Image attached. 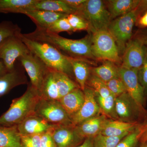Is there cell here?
Here are the masks:
<instances>
[{
  "label": "cell",
  "instance_id": "obj_1",
  "mask_svg": "<svg viewBox=\"0 0 147 147\" xmlns=\"http://www.w3.org/2000/svg\"><path fill=\"white\" fill-rule=\"evenodd\" d=\"M23 34L32 40L46 42L53 45L61 52L62 51L67 53L69 57L95 60L92 53L91 34L81 39H71L36 28L34 31Z\"/></svg>",
  "mask_w": 147,
  "mask_h": 147
},
{
  "label": "cell",
  "instance_id": "obj_2",
  "mask_svg": "<svg viewBox=\"0 0 147 147\" xmlns=\"http://www.w3.org/2000/svg\"><path fill=\"white\" fill-rule=\"evenodd\" d=\"M18 35L30 52L39 58L48 68L65 74L71 78L73 77L72 67L68 56L46 42L30 39L21 32Z\"/></svg>",
  "mask_w": 147,
  "mask_h": 147
},
{
  "label": "cell",
  "instance_id": "obj_3",
  "mask_svg": "<svg viewBox=\"0 0 147 147\" xmlns=\"http://www.w3.org/2000/svg\"><path fill=\"white\" fill-rule=\"evenodd\" d=\"M39 98L38 92L30 85L23 95L12 100L8 110L0 117V126L17 125L29 116L34 115Z\"/></svg>",
  "mask_w": 147,
  "mask_h": 147
},
{
  "label": "cell",
  "instance_id": "obj_4",
  "mask_svg": "<svg viewBox=\"0 0 147 147\" xmlns=\"http://www.w3.org/2000/svg\"><path fill=\"white\" fill-rule=\"evenodd\" d=\"M74 13L87 21L88 32L91 34L107 30L112 21L104 1L101 0H86Z\"/></svg>",
  "mask_w": 147,
  "mask_h": 147
},
{
  "label": "cell",
  "instance_id": "obj_5",
  "mask_svg": "<svg viewBox=\"0 0 147 147\" xmlns=\"http://www.w3.org/2000/svg\"><path fill=\"white\" fill-rule=\"evenodd\" d=\"M91 51L95 59L120 63L122 59L117 43L108 30L92 34Z\"/></svg>",
  "mask_w": 147,
  "mask_h": 147
},
{
  "label": "cell",
  "instance_id": "obj_6",
  "mask_svg": "<svg viewBox=\"0 0 147 147\" xmlns=\"http://www.w3.org/2000/svg\"><path fill=\"white\" fill-rule=\"evenodd\" d=\"M137 16L135 9L110 22L108 30L117 43L120 53H123L127 43L131 40L132 30L136 24Z\"/></svg>",
  "mask_w": 147,
  "mask_h": 147
},
{
  "label": "cell",
  "instance_id": "obj_7",
  "mask_svg": "<svg viewBox=\"0 0 147 147\" xmlns=\"http://www.w3.org/2000/svg\"><path fill=\"white\" fill-rule=\"evenodd\" d=\"M34 113L55 125L72 124L70 117L59 100H48L40 97Z\"/></svg>",
  "mask_w": 147,
  "mask_h": 147
},
{
  "label": "cell",
  "instance_id": "obj_8",
  "mask_svg": "<svg viewBox=\"0 0 147 147\" xmlns=\"http://www.w3.org/2000/svg\"><path fill=\"white\" fill-rule=\"evenodd\" d=\"M115 104L118 120L143 125L141 121L146 115L144 108L140 106L127 92L116 98Z\"/></svg>",
  "mask_w": 147,
  "mask_h": 147
},
{
  "label": "cell",
  "instance_id": "obj_9",
  "mask_svg": "<svg viewBox=\"0 0 147 147\" xmlns=\"http://www.w3.org/2000/svg\"><path fill=\"white\" fill-rule=\"evenodd\" d=\"M20 33L7 38L0 44V60L2 61L9 71L15 68L16 61L19 58L30 52L19 37Z\"/></svg>",
  "mask_w": 147,
  "mask_h": 147
},
{
  "label": "cell",
  "instance_id": "obj_10",
  "mask_svg": "<svg viewBox=\"0 0 147 147\" xmlns=\"http://www.w3.org/2000/svg\"><path fill=\"white\" fill-rule=\"evenodd\" d=\"M18 61L30 77L31 85L39 94L44 79L51 69L36 55L30 52L19 58Z\"/></svg>",
  "mask_w": 147,
  "mask_h": 147
},
{
  "label": "cell",
  "instance_id": "obj_11",
  "mask_svg": "<svg viewBox=\"0 0 147 147\" xmlns=\"http://www.w3.org/2000/svg\"><path fill=\"white\" fill-rule=\"evenodd\" d=\"M146 48L137 37L129 40L124 52L121 67L138 70L144 61Z\"/></svg>",
  "mask_w": 147,
  "mask_h": 147
},
{
  "label": "cell",
  "instance_id": "obj_12",
  "mask_svg": "<svg viewBox=\"0 0 147 147\" xmlns=\"http://www.w3.org/2000/svg\"><path fill=\"white\" fill-rule=\"evenodd\" d=\"M138 69L119 67V76L124 84L126 92L141 107L144 108L146 95L144 90L139 82Z\"/></svg>",
  "mask_w": 147,
  "mask_h": 147
},
{
  "label": "cell",
  "instance_id": "obj_13",
  "mask_svg": "<svg viewBox=\"0 0 147 147\" xmlns=\"http://www.w3.org/2000/svg\"><path fill=\"white\" fill-rule=\"evenodd\" d=\"M83 91L85 96L84 104L79 112L71 118L72 124L74 126L101 113L96 98L94 91L91 88L86 86Z\"/></svg>",
  "mask_w": 147,
  "mask_h": 147
},
{
  "label": "cell",
  "instance_id": "obj_14",
  "mask_svg": "<svg viewBox=\"0 0 147 147\" xmlns=\"http://www.w3.org/2000/svg\"><path fill=\"white\" fill-rule=\"evenodd\" d=\"M50 132L57 147H76L85 139L77 133L73 124L57 125Z\"/></svg>",
  "mask_w": 147,
  "mask_h": 147
},
{
  "label": "cell",
  "instance_id": "obj_15",
  "mask_svg": "<svg viewBox=\"0 0 147 147\" xmlns=\"http://www.w3.org/2000/svg\"><path fill=\"white\" fill-rule=\"evenodd\" d=\"M57 125L34 114L22 121L17 127L20 135H27L43 134L51 131Z\"/></svg>",
  "mask_w": 147,
  "mask_h": 147
},
{
  "label": "cell",
  "instance_id": "obj_16",
  "mask_svg": "<svg viewBox=\"0 0 147 147\" xmlns=\"http://www.w3.org/2000/svg\"><path fill=\"white\" fill-rule=\"evenodd\" d=\"M108 119L101 113L76 125L75 129L77 133L84 139L94 138L100 134Z\"/></svg>",
  "mask_w": 147,
  "mask_h": 147
},
{
  "label": "cell",
  "instance_id": "obj_17",
  "mask_svg": "<svg viewBox=\"0 0 147 147\" xmlns=\"http://www.w3.org/2000/svg\"><path fill=\"white\" fill-rule=\"evenodd\" d=\"M23 14L26 15L33 21L37 28L42 30H46L58 19L67 17L68 15L65 13L36 9L26 11Z\"/></svg>",
  "mask_w": 147,
  "mask_h": 147
},
{
  "label": "cell",
  "instance_id": "obj_18",
  "mask_svg": "<svg viewBox=\"0 0 147 147\" xmlns=\"http://www.w3.org/2000/svg\"><path fill=\"white\" fill-rule=\"evenodd\" d=\"M68 57L77 84L79 88L84 91L91 73V67L90 65L92 63L86 59Z\"/></svg>",
  "mask_w": 147,
  "mask_h": 147
},
{
  "label": "cell",
  "instance_id": "obj_19",
  "mask_svg": "<svg viewBox=\"0 0 147 147\" xmlns=\"http://www.w3.org/2000/svg\"><path fill=\"white\" fill-rule=\"evenodd\" d=\"M141 125H144L129 123L119 120L108 119L100 134L111 137H119L123 134H129Z\"/></svg>",
  "mask_w": 147,
  "mask_h": 147
},
{
  "label": "cell",
  "instance_id": "obj_20",
  "mask_svg": "<svg viewBox=\"0 0 147 147\" xmlns=\"http://www.w3.org/2000/svg\"><path fill=\"white\" fill-rule=\"evenodd\" d=\"M84 100V91L80 88L74 90L59 100L70 118L79 112Z\"/></svg>",
  "mask_w": 147,
  "mask_h": 147
},
{
  "label": "cell",
  "instance_id": "obj_21",
  "mask_svg": "<svg viewBox=\"0 0 147 147\" xmlns=\"http://www.w3.org/2000/svg\"><path fill=\"white\" fill-rule=\"evenodd\" d=\"M27 79L22 71L16 67L0 78V97L8 93L13 88L26 84Z\"/></svg>",
  "mask_w": 147,
  "mask_h": 147
},
{
  "label": "cell",
  "instance_id": "obj_22",
  "mask_svg": "<svg viewBox=\"0 0 147 147\" xmlns=\"http://www.w3.org/2000/svg\"><path fill=\"white\" fill-rule=\"evenodd\" d=\"M139 0H108L104 1L112 20L132 11L137 7Z\"/></svg>",
  "mask_w": 147,
  "mask_h": 147
},
{
  "label": "cell",
  "instance_id": "obj_23",
  "mask_svg": "<svg viewBox=\"0 0 147 147\" xmlns=\"http://www.w3.org/2000/svg\"><path fill=\"white\" fill-rule=\"evenodd\" d=\"M49 11L69 14L74 13L76 9L68 6L63 0H38L30 10Z\"/></svg>",
  "mask_w": 147,
  "mask_h": 147
},
{
  "label": "cell",
  "instance_id": "obj_24",
  "mask_svg": "<svg viewBox=\"0 0 147 147\" xmlns=\"http://www.w3.org/2000/svg\"><path fill=\"white\" fill-rule=\"evenodd\" d=\"M38 0H0V13H23L30 10Z\"/></svg>",
  "mask_w": 147,
  "mask_h": 147
},
{
  "label": "cell",
  "instance_id": "obj_25",
  "mask_svg": "<svg viewBox=\"0 0 147 147\" xmlns=\"http://www.w3.org/2000/svg\"><path fill=\"white\" fill-rule=\"evenodd\" d=\"M0 147H22L17 125L0 126Z\"/></svg>",
  "mask_w": 147,
  "mask_h": 147
},
{
  "label": "cell",
  "instance_id": "obj_26",
  "mask_svg": "<svg viewBox=\"0 0 147 147\" xmlns=\"http://www.w3.org/2000/svg\"><path fill=\"white\" fill-rule=\"evenodd\" d=\"M39 95L41 98L48 100H59L60 98L53 70H50L46 75Z\"/></svg>",
  "mask_w": 147,
  "mask_h": 147
},
{
  "label": "cell",
  "instance_id": "obj_27",
  "mask_svg": "<svg viewBox=\"0 0 147 147\" xmlns=\"http://www.w3.org/2000/svg\"><path fill=\"white\" fill-rule=\"evenodd\" d=\"M118 67L110 61H103L101 65L91 69V73L106 83L114 78L119 77Z\"/></svg>",
  "mask_w": 147,
  "mask_h": 147
},
{
  "label": "cell",
  "instance_id": "obj_28",
  "mask_svg": "<svg viewBox=\"0 0 147 147\" xmlns=\"http://www.w3.org/2000/svg\"><path fill=\"white\" fill-rule=\"evenodd\" d=\"M96 98L102 114L108 119L118 120L116 110V97L113 94L102 97L95 92Z\"/></svg>",
  "mask_w": 147,
  "mask_h": 147
},
{
  "label": "cell",
  "instance_id": "obj_29",
  "mask_svg": "<svg viewBox=\"0 0 147 147\" xmlns=\"http://www.w3.org/2000/svg\"><path fill=\"white\" fill-rule=\"evenodd\" d=\"M54 71L60 98L74 90L79 88L78 84L65 74L59 71Z\"/></svg>",
  "mask_w": 147,
  "mask_h": 147
},
{
  "label": "cell",
  "instance_id": "obj_30",
  "mask_svg": "<svg viewBox=\"0 0 147 147\" xmlns=\"http://www.w3.org/2000/svg\"><path fill=\"white\" fill-rule=\"evenodd\" d=\"M87 85L101 97H106L112 94L108 89L106 83L93 74L90 73L87 82Z\"/></svg>",
  "mask_w": 147,
  "mask_h": 147
},
{
  "label": "cell",
  "instance_id": "obj_31",
  "mask_svg": "<svg viewBox=\"0 0 147 147\" xmlns=\"http://www.w3.org/2000/svg\"><path fill=\"white\" fill-rule=\"evenodd\" d=\"M128 134L119 137H111L99 134L93 139V147H116L124 137Z\"/></svg>",
  "mask_w": 147,
  "mask_h": 147
},
{
  "label": "cell",
  "instance_id": "obj_32",
  "mask_svg": "<svg viewBox=\"0 0 147 147\" xmlns=\"http://www.w3.org/2000/svg\"><path fill=\"white\" fill-rule=\"evenodd\" d=\"M143 125L138 126L124 137L116 147H137L143 134Z\"/></svg>",
  "mask_w": 147,
  "mask_h": 147
},
{
  "label": "cell",
  "instance_id": "obj_33",
  "mask_svg": "<svg viewBox=\"0 0 147 147\" xmlns=\"http://www.w3.org/2000/svg\"><path fill=\"white\" fill-rule=\"evenodd\" d=\"M21 30L18 25L10 21L0 23V44L9 37L18 34Z\"/></svg>",
  "mask_w": 147,
  "mask_h": 147
},
{
  "label": "cell",
  "instance_id": "obj_34",
  "mask_svg": "<svg viewBox=\"0 0 147 147\" xmlns=\"http://www.w3.org/2000/svg\"><path fill=\"white\" fill-rule=\"evenodd\" d=\"M67 17L58 19L45 30L49 32L56 34L64 32H67L69 34L72 33L74 32Z\"/></svg>",
  "mask_w": 147,
  "mask_h": 147
},
{
  "label": "cell",
  "instance_id": "obj_35",
  "mask_svg": "<svg viewBox=\"0 0 147 147\" xmlns=\"http://www.w3.org/2000/svg\"><path fill=\"white\" fill-rule=\"evenodd\" d=\"M74 32L87 30L88 31L89 25L86 20L75 13L68 14L67 17Z\"/></svg>",
  "mask_w": 147,
  "mask_h": 147
},
{
  "label": "cell",
  "instance_id": "obj_36",
  "mask_svg": "<svg viewBox=\"0 0 147 147\" xmlns=\"http://www.w3.org/2000/svg\"><path fill=\"white\" fill-rule=\"evenodd\" d=\"M105 83L110 92L116 97L127 92L124 84L120 77L114 78Z\"/></svg>",
  "mask_w": 147,
  "mask_h": 147
},
{
  "label": "cell",
  "instance_id": "obj_37",
  "mask_svg": "<svg viewBox=\"0 0 147 147\" xmlns=\"http://www.w3.org/2000/svg\"><path fill=\"white\" fill-rule=\"evenodd\" d=\"M41 134L21 135L22 147H40Z\"/></svg>",
  "mask_w": 147,
  "mask_h": 147
},
{
  "label": "cell",
  "instance_id": "obj_38",
  "mask_svg": "<svg viewBox=\"0 0 147 147\" xmlns=\"http://www.w3.org/2000/svg\"><path fill=\"white\" fill-rule=\"evenodd\" d=\"M138 76L139 82L144 90L146 96H147V48L146 50L144 61L141 67L138 69Z\"/></svg>",
  "mask_w": 147,
  "mask_h": 147
},
{
  "label": "cell",
  "instance_id": "obj_39",
  "mask_svg": "<svg viewBox=\"0 0 147 147\" xmlns=\"http://www.w3.org/2000/svg\"><path fill=\"white\" fill-rule=\"evenodd\" d=\"M40 147H57L50 131L41 134Z\"/></svg>",
  "mask_w": 147,
  "mask_h": 147
},
{
  "label": "cell",
  "instance_id": "obj_40",
  "mask_svg": "<svg viewBox=\"0 0 147 147\" xmlns=\"http://www.w3.org/2000/svg\"><path fill=\"white\" fill-rule=\"evenodd\" d=\"M135 10L138 19L147 11V0H139Z\"/></svg>",
  "mask_w": 147,
  "mask_h": 147
},
{
  "label": "cell",
  "instance_id": "obj_41",
  "mask_svg": "<svg viewBox=\"0 0 147 147\" xmlns=\"http://www.w3.org/2000/svg\"><path fill=\"white\" fill-rule=\"evenodd\" d=\"M86 0H63V1L68 6L74 9H77Z\"/></svg>",
  "mask_w": 147,
  "mask_h": 147
},
{
  "label": "cell",
  "instance_id": "obj_42",
  "mask_svg": "<svg viewBox=\"0 0 147 147\" xmlns=\"http://www.w3.org/2000/svg\"><path fill=\"white\" fill-rule=\"evenodd\" d=\"M136 25L140 28L147 27V11L137 19Z\"/></svg>",
  "mask_w": 147,
  "mask_h": 147
},
{
  "label": "cell",
  "instance_id": "obj_43",
  "mask_svg": "<svg viewBox=\"0 0 147 147\" xmlns=\"http://www.w3.org/2000/svg\"><path fill=\"white\" fill-rule=\"evenodd\" d=\"M94 138H88L85 139L82 144L76 147H93Z\"/></svg>",
  "mask_w": 147,
  "mask_h": 147
},
{
  "label": "cell",
  "instance_id": "obj_44",
  "mask_svg": "<svg viewBox=\"0 0 147 147\" xmlns=\"http://www.w3.org/2000/svg\"><path fill=\"white\" fill-rule=\"evenodd\" d=\"M137 38L140 39L144 45H147V30L139 33L137 35Z\"/></svg>",
  "mask_w": 147,
  "mask_h": 147
},
{
  "label": "cell",
  "instance_id": "obj_45",
  "mask_svg": "<svg viewBox=\"0 0 147 147\" xmlns=\"http://www.w3.org/2000/svg\"><path fill=\"white\" fill-rule=\"evenodd\" d=\"M9 72L2 61L0 60V78Z\"/></svg>",
  "mask_w": 147,
  "mask_h": 147
},
{
  "label": "cell",
  "instance_id": "obj_46",
  "mask_svg": "<svg viewBox=\"0 0 147 147\" xmlns=\"http://www.w3.org/2000/svg\"><path fill=\"white\" fill-rule=\"evenodd\" d=\"M140 142L141 143H146L147 144V130L143 132L140 139Z\"/></svg>",
  "mask_w": 147,
  "mask_h": 147
},
{
  "label": "cell",
  "instance_id": "obj_47",
  "mask_svg": "<svg viewBox=\"0 0 147 147\" xmlns=\"http://www.w3.org/2000/svg\"><path fill=\"white\" fill-rule=\"evenodd\" d=\"M142 143V144H141L140 147H147V144H146L145 143Z\"/></svg>",
  "mask_w": 147,
  "mask_h": 147
}]
</instances>
